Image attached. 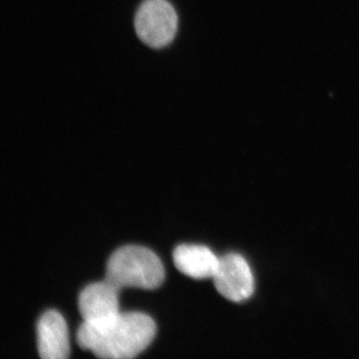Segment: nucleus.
Wrapping results in <instances>:
<instances>
[{
    "label": "nucleus",
    "mask_w": 359,
    "mask_h": 359,
    "mask_svg": "<svg viewBox=\"0 0 359 359\" xmlns=\"http://www.w3.org/2000/svg\"><path fill=\"white\" fill-rule=\"evenodd\" d=\"M156 334V323L142 313H119L101 323H84L77 332V344L104 359H130L143 353Z\"/></svg>",
    "instance_id": "nucleus-1"
},
{
    "label": "nucleus",
    "mask_w": 359,
    "mask_h": 359,
    "mask_svg": "<svg viewBox=\"0 0 359 359\" xmlns=\"http://www.w3.org/2000/svg\"><path fill=\"white\" fill-rule=\"evenodd\" d=\"M106 280L117 289L131 287L155 290L165 280V269L152 250L139 245H126L108 259Z\"/></svg>",
    "instance_id": "nucleus-2"
},
{
    "label": "nucleus",
    "mask_w": 359,
    "mask_h": 359,
    "mask_svg": "<svg viewBox=\"0 0 359 359\" xmlns=\"http://www.w3.org/2000/svg\"><path fill=\"white\" fill-rule=\"evenodd\" d=\"M135 30L141 41L148 46L163 48L176 36V11L167 0H145L135 16Z\"/></svg>",
    "instance_id": "nucleus-3"
},
{
    "label": "nucleus",
    "mask_w": 359,
    "mask_h": 359,
    "mask_svg": "<svg viewBox=\"0 0 359 359\" xmlns=\"http://www.w3.org/2000/svg\"><path fill=\"white\" fill-rule=\"evenodd\" d=\"M212 280L219 294L229 301L244 302L254 294L255 278L252 269L245 257L240 255L229 254L221 257Z\"/></svg>",
    "instance_id": "nucleus-4"
},
{
    "label": "nucleus",
    "mask_w": 359,
    "mask_h": 359,
    "mask_svg": "<svg viewBox=\"0 0 359 359\" xmlns=\"http://www.w3.org/2000/svg\"><path fill=\"white\" fill-rule=\"evenodd\" d=\"M119 292L107 280L87 285L78 299V308L84 323H101L120 313Z\"/></svg>",
    "instance_id": "nucleus-5"
},
{
    "label": "nucleus",
    "mask_w": 359,
    "mask_h": 359,
    "mask_svg": "<svg viewBox=\"0 0 359 359\" xmlns=\"http://www.w3.org/2000/svg\"><path fill=\"white\" fill-rule=\"evenodd\" d=\"M37 348L43 359H65L69 356L68 327L62 314L48 311L37 323Z\"/></svg>",
    "instance_id": "nucleus-6"
},
{
    "label": "nucleus",
    "mask_w": 359,
    "mask_h": 359,
    "mask_svg": "<svg viewBox=\"0 0 359 359\" xmlns=\"http://www.w3.org/2000/svg\"><path fill=\"white\" fill-rule=\"evenodd\" d=\"M173 259L176 268L196 280L214 278L219 259L209 248L202 245H180L175 249Z\"/></svg>",
    "instance_id": "nucleus-7"
}]
</instances>
